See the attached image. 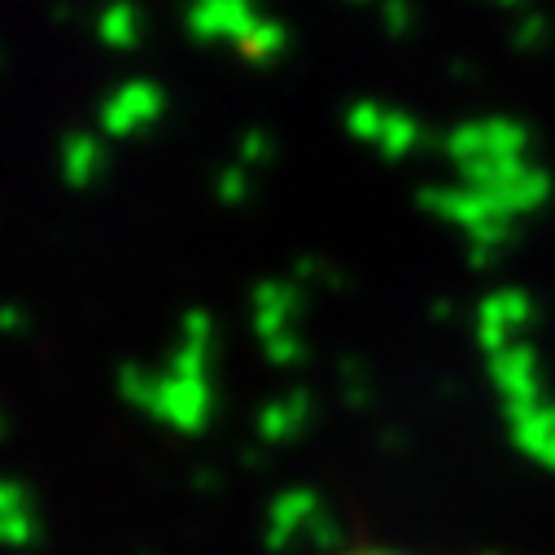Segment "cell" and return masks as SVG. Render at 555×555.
I'll return each mask as SVG.
<instances>
[{
	"label": "cell",
	"mask_w": 555,
	"mask_h": 555,
	"mask_svg": "<svg viewBox=\"0 0 555 555\" xmlns=\"http://www.w3.org/2000/svg\"><path fill=\"white\" fill-rule=\"evenodd\" d=\"M333 555H421V551H406V546H385V542H363V546H346Z\"/></svg>",
	"instance_id": "cell-1"
}]
</instances>
